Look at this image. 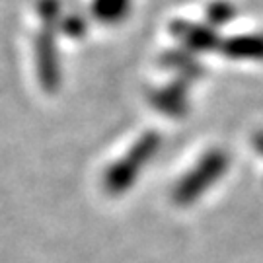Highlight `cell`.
I'll return each instance as SVG.
<instances>
[{"label":"cell","mask_w":263,"mask_h":263,"mask_svg":"<svg viewBox=\"0 0 263 263\" xmlns=\"http://www.w3.org/2000/svg\"><path fill=\"white\" fill-rule=\"evenodd\" d=\"M230 166V156L222 148L205 152L199 162L179 179L174 187V201L178 205H191L216 185Z\"/></svg>","instance_id":"cell-1"},{"label":"cell","mask_w":263,"mask_h":263,"mask_svg":"<svg viewBox=\"0 0 263 263\" xmlns=\"http://www.w3.org/2000/svg\"><path fill=\"white\" fill-rule=\"evenodd\" d=\"M160 146L158 137L154 133L144 135L141 141L135 144V148L127 152L121 158V162L113 164L111 168L105 174V187L107 191H111L113 195H121V191L131 185L137 179L139 172L146 166V160H151Z\"/></svg>","instance_id":"cell-2"},{"label":"cell","mask_w":263,"mask_h":263,"mask_svg":"<svg viewBox=\"0 0 263 263\" xmlns=\"http://www.w3.org/2000/svg\"><path fill=\"white\" fill-rule=\"evenodd\" d=\"M172 31L193 53L211 51L216 45H220L215 28H211L209 24L207 26H201V24H191V22H176L172 26Z\"/></svg>","instance_id":"cell-3"},{"label":"cell","mask_w":263,"mask_h":263,"mask_svg":"<svg viewBox=\"0 0 263 263\" xmlns=\"http://www.w3.org/2000/svg\"><path fill=\"white\" fill-rule=\"evenodd\" d=\"M222 53L234 61L263 63V33H242L228 37L220 45Z\"/></svg>","instance_id":"cell-4"},{"label":"cell","mask_w":263,"mask_h":263,"mask_svg":"<svg viewBox=\"0 0 263 263\" xmlns=\"http://www.w3.org/2000/svg\"><path fill=\"white\" fill-rule=\"evenodd\" d=\"M131 10V0H94L92 14L102 24L113 26L119 24Z\"/></svg>","instance_id":"cell-5"},{"label":"cell","mask_w":263,"mask_h":263,"mask_svg":"<svg viewBox=\"0 0 263 263\" xmlns=\"http://www.w3.org/2000/svg\"><path fill=\"white\" fill-rule=\"evenodd\" d=\"M236 16V6L228 0H215L207 8V24L211 28H220L230 24Z\"/></svg>","instance_id":"cell-6"},{"label":"cell","mask_w":263,"mask_h":263,"mask_svg":"<svg viewBox=\"0 0 263 263\" xmlns=\"http://www.w3.org/2000/svg\"><path fill=\"white\" fill-rule=\"evenodd\" d=\"M254 148H255V152H257V154H261L263 156V131H257L254 135Z\"/></svg>","instance_id":"cell-7"}]
</instances>
